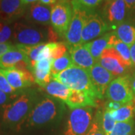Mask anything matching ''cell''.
Here are the masks:
<instances>
[{
	"label": "cell",
	"mask_w": 135,
	"mask_h": 135,
	"mask_svg": "<svg viewBox=\"0 0 135 135\" xmlns=\"http://www.w3.org/2000/svg\"><path fill=\"white\" fill-rule=\"evenodd\" d=\"M38 99L37 92L34 89L24 90L20 93L3 108L2 119L4 126L11 128H20L27 119Z\"/></svg>",
	"instance_id": "6da1fadb"
},
{
	"label": "cell",
	"mask_w": 135,
	"mask_h": 135,
	"mask_svg": "<svg viewBox=\"0 0 135 135\" xmlns=\"http://www.w3.org/2000/svg\"><path fill=\"white\" fill-rule=\"evenodd\" d=\"M64 102L53 97L39 98L26 120L27 127H41L59 119L65 111Z\"/></svg>",
	"instance_id": "7a4b0ae2"
},
{
	"label": "cell",
	"mask_w": 135,
	"mask_h": 135,
	"mask_svg": "<svg viewBox=\"0 0 135 135\" xmlns=\"http://www.w3.org/2000/svg\"><path fill=\"white\" fill-rule=\"evenodd\" d=\"M12 38L17 44L35 46L41 44L55 42L56 32L51 29H41L35 25L17 22L13 26Z\"/></svg>",
	"instance_id": "3957f363"
},
{
	"label": "cell",
	"mask_w": 135,
	"mask_h": 135,
	"mask_svg": "<svg viewBox=\"0 0 135 135\" xmlns=\"http://www.w3.org/2000/svg\"><path fill=\"white\" fill-rule=\"evenodd\" d=\"M52 76L53 79L65 84L71 90L85 92L92 98L98 99V93L86 70L73 65L62 72Z\"/></svg>",
	"instance_id": "277c9868"
},
{
	"label": "cell",
	"mask_w": 135,
	"mask_h": 135,
	"mask_svg": "<svg viewBox=\"0 0 135 135\" xmlns=\"http://www.w3.org/2000/svg\"><path fill=\"white\" fill-rule=\"evenodd\" d=\"M93 110L91 107L73 109L68 118L64 135H86L92 125Z\"/></svg>",
	"instance_id": "5b68a950"
},
{
	"label": "cell",
	"mask_w": 135,
	"mask_h": 135,
	"mask_svg": "<svg viewBox=\"0 0 135 135\" xmlns=\"http://www.w3.org/2000/svg\"><path fill=\"white\" fill-rule=\"evenodd\" d=\"M106 97L111 101L126 104L134 98V94L131 85V77L128 75L115 78L107 89Z\"/></svg>",
	"instance_id": "8992f818"
},
{
	"label": "cell",
	"mask_w": 135,
	"mask_h": 135,
	"mask_svg": "<svg viewBox=\"0 0 135 135\" xmlns=\"http://www.w3.org/2000/svg\"><path fill=\"white\" fill-rule=\"evenodd\" d=\"M110 27L99 15L87 14L82 32L81 44H86L106 34Z\"/></svg>",
	"instance_id": "52a82bcc"
},
{
	"label": "cell",
	"mask_w": 135,
	"mask_h": 135,
	"mask_svg": "<svg viewBox=\"0 0 135 135\" xmlns=\"http://www.w3.org/2000/svg\"><path fill=\"white\" fill-rule=\"evenodd\" d=\"M73 17V10L69 3L52 6L50 23L53 30L61 37H65Z\"/></svg>",
	"instance_id": "ba28073f"
},
{
	"label": "cell",
	"mask_w": 135,
	"mask_h": 135,
	"mask_svg": "<svg viewBox=\"0 0 135 135\" xmlns=\"http://www.w3.org/2000/svg\"><path fill=\"white\" fill-rule=\"evenodd\" d=\"M127 6L124 0H111L107 2L103 9L102 18L110 29L125 22L127 14Z\"/></svg>",
	"instance_id": "9c48e42d"
},
{
	"label": "cell",
	"mask_w": 135,
	"mask_h": 135,
	"mask_svg": "<svg viewBox=\"0 0 135 135\" xmlns=\"http://www.w3.org/2000/svg\"><path fill=\"white\" fill-rule=\"evenodd\" d=\"M97 63L106 68L115 77L124 76L129 68L124 62L118 52L112 47L107 48L104 50Z\"/></svg>",
	"instance_id": "30bf717a"
},
{
	"label": "cell",
	"mask_w": 135,
	"mask_h": 135,
	"mask_svg": "<svg viewBox=\"0 0 135 135\" xmlns=\"http://www.w3.org/2000/svg\"><path fill=\"white\" fill-rule=\"evenodd\" d=\"M87 71L98 93V99L103 98L107 88L114 80L115 76L98 63L94 65Z\"/></svg>",
	"instance_id": "8fae6325"
},
{
	"label": "cell",
	"mask_w": 135,
	"mask_h": 135,
	"mask_svg": "<svg viewBox=\"0 0 135 135\" xmlns=\"http://www.w3.org/2000/svg\"><path fill=\"white\" fill-rule=\"evenodd\" d=\"M86 15L87 13L84 11L73 9L72 19L64 37L68 48L81 44L83 28Z\"/></svg>",
	"instance_id": "7c38bea8"
},
{
	"label": "cell",
	"mask_w": 135,
	"mask_h": 135,
	"mask_svg": "<svg viewBox=\"0 0 135 135\" xmlns=\"http://www.w3.org/2000/svg\"><path fill=\"white\" fill-rule=\"evenodd\" d=\"M0 70L5 76L10 85L17 92H23L32 86L35 83V79L31 71H24L15 68Z\"/></svg>",
	"instance_id": "4fadbf2b"
},
{
	"label": "cell",
	"mask_w": 135,
	"mask_h": 135,
	"mask_svg": "<svg viewBox=\"0 0 135 135\" xmlns=\"http://www.w3.org/2000/svg\"><path fill=\"white\" fill-rule=\"evenodd\" d=\"M26 5L21 0H0V20L10 24L23 17Z\"/></svg>",
	"instance_id": "5bb4252c"
},
{
	"label": "cell",
	"mask_w": 135,
	"mask_h": 135,
	"mask_svg": "<svg viewBox=\"0 0 135 135\" xmlns=\"http://www.w3.org/2000/svg\"><path fill=\"white\" fill-rule=\"evenodd\" d=\"M52 7L37 2L29 5L26 10V20L35 24L47 26L51 24Z\"/></svg>",
	"instance_id": "9a60e30c"
},
{
	"label": "cell",
	"mask_w": 135,
	"mask_h": 135,
	"mask_svg": "<svg viewBox=\"0 0 135 135\" xmlns=\"http://www.w3.org/2000/svg\"><path fill=\"white\" fill-rule=\"evenodd\" d=\"M69 54L74 65L88 71L97 62L89 52L86 44H80L69 47Z\"/></svg>",
	"instance_id": "2e32d148"
},
{
	"label": "cell",
	"mask_w": 135,
	"mask_h": 135,
	"mask_svg": "<svg viewBox=\"0 0 135 135\" xmlns=\"http://www.w3.org/2000/svg\"><path fill=\"white\" fill-rule=\"evenodd\" d=\"M23 61L26 62L30 66V63L27 56L16 46H14L9 51L5 53L0 59V69L5 70L14 68L17 64Z\"/></svg>",
	"instance_id": "e0dca14e"
},
{
	"label": "cell",
	"mask_w": 135,
	"mask_h": 135,
	"mask_svg": "<svg viewBox=\"0 0 135 135\" xmlns=\"http://www.w3.org/2000/svg\"><path fill=\"white\" fill-rule=\"evenodd\" d=\"M95 98H92L88 94L83 92L71 90L69 97L68 98L65 104L71 109L87 107H96Z\"/></svg>",
	"instance_id": "ac0fdd59"
},
{
	"label": "cell",
	"mask_w": 135,
	"mask_h": 135,
	"mask_svg": "<svg viewBox=\"0 0 135 135\" xmlns=\"http://www.w3.org/2000/svg\"><path fill=\"white\" fill-rule=\"evenodd\" d=\"M44 89L50 96L59 99L64 103H65V101H67L68 98L71 92V90L65 84L59 82L53 78H52L51 81Z\"/></svg>",
	"instance_id": "d6986e66"
},
{
	"label": "cell",
	"mask_w": 135,
	"mask_h": 135,
	"mask_svg": "<svg viewBox=\"0 0 135 135\" xmlns=\"http://www.w3.org/2000/svg\"><path fill=\"white\" fill-rule=\"evenodd\" d=\"M113 32L129 47L135 41V26L128 22H124L119 25L113 29Z\"/></svg>",
	"instance_id": "ffe728a7"
},
{
	"label": "cell",
	"mask_w": 135,
	"mask_h": 135,
	"mask_svg": "<svg viewBox=\"0 0 135 135\" xmlns=\"http://www.w3.org/2000/svg\"><path fill=\"white\" fill-rule=\"evenodd\" d=\"M110 35L111 32H107L101 37L86 44L89 52L91 53L93 58L95 59L96 62H98V60L100 59L104 50L105 49L110 47L109 40H110Z\"/></svg>",
	"instance_id": "44dd1931"
},
{
	"label": "cell",
	"mask_w": 135,
	"mask_h": 135,
	"mask_svg": "<svg viewBox=\"0 0 135 135\" xmlns=\"http://www.w3.org/2000/svg\"><path fill=\"white\" fill-rule=\"evenodd\" d=\"M109 47L116 50L128 67L131 68L133 66L131 59L130 47L120 41L113 32H111L110 37L109 40Z\"/></svg>",
	"instance_id": "7402d4cb"
},
{
	"label": "cell",
	"mask_w": 135,
	"mask_h": 135,
	"mask_svg": "<svg viewBox=\"0 0 135 135\" xmlns=\"http://www.w3.org/2000/svg\"><path fill=\"white\" fill-rule=\"evenodd\" d=\"M113 118L116 122H128L134 120L135 116V102L134 100L117 109L110 111Z\"/></svg>",
	"instance_id": "603a6c76"
},
{
	"label": "cell",
	"mask_w": 135,
	"mask_h": 135,
	"mask_svg": "<svg viewBox=\"0 0 135 135\" xmlns=\"http://www.w3.org/2000/svg\"><path fill=\"white\" fill-rule=\"evenodd\" d=\"M73 65H74L71 58L70 54L69 53H66L62 57L53 59L51 67V74L52 75L58 74L68 68L72 67Z\"/></svg>",
	"instance_id": "cb8c5ba5"
},
{
	"label": "cell",
	"mask_w": 135,
	"mask_h": 135,
	"mask_svg": "<svg viewBox=\"0 0 135 135\" xmlns=\"http://www.w3.org/2000/svg\"><path fill=\"white\" fill-rule=\"evenodd\" d=\"M102 0H72L71 5L73 9L84 11L87 14H91L100 5Z\"/></svg>",
	"instance_id": "d4e9b609"
},
{
	"label": "cell",
	"mask_w": 135,
	"mask_h": 135,
	"mask_svg": "<svg viewBox=\"0 0 135 135\" xmlns=\"http://www.w3.org/2000/svg\"><path fill=\"white\" fill-rule=\"evenodd\" d=\"M134 121L128 122H116L113 131L109 135H134Z\"/></svg>",
	"instance_id": "484cf974"
},
{
	"label": "cell",
	"mask_w": 135,
	"mask_h": 135,
	"mask_svg": "<svg viewBox=\"0 0 135 135\" xmlns=\"http://www.w3.org/2000/svg\"><path fill=\"white\" fill-rule=\"evenodd\" d=\"M32 73L35 79V83L42 88H45L53 78L51 71L33 68L32 70Z\"/></svg>",
	"instance_id": "4316f807"
},
{
	"label": "cell",
	"mask_w": 135,
	"mask_h": 135,
	"mask_svg": "<svg viewBox=\"0 0 135 135\" xmlns=\"http://www.w3.org/2000/svg\"><path fill=\"white\" fill-rule=\"evenodd\" d=\"M116 124V122L113 118L110 111L105 110L104 113H102L101 126L107 135H109L113 131Z\"/></svg>",
	"instance_id": "83f0119b"
},
{
	"label": "cell",
	"mask_w": 135,
	"mask_h": 135,
	"mask_svg": "<svg viewBox=\"0 0 135 135\" xmlns=\"http://www.w3.org/2000/svg\"><path fill=\"white\" fill-rule=\"evenodd\" d=\"M101 117L102 113L98 111L94 117L92 125L86 135H107L101 126Z\"/></svg>",
	"instance_id": "f1b7e54d"
},
{
	"label": "cell",
	"mask_w": 135,
	"mask_h": 135,
	"mask_svg": "<svg viewBox=\"0 0 135 135\" xmlns=\"http://www.w3.org/2000/svg\"><path fill=\"white\" fill-rule=\"evenodd\" d=\"M0 91L5 92V94L11 96H18L22 92H17L14 89L6 79L5 76L0 70Z\"/></svg>",
	"instance_id": "f546056e"
},
{
	"label": "cell",
	"mask_w": 135,
	"mask_h": 135,
	"mask_svg": "<svg viewBox=\"0 0 135 135\" xmlns=\"http://www.w3.org/2000/svg\"><path fill=\"white\" fill-rule=\"evenodd\" d=\"M13 33V29L9 25L0 20V43H6L8 41Z\"/></svg>",
	"instance_id": "4dcf8cb0"
},
{
	"label": "cell",
	"mask_w": 135,
	"mask_h": 135,
	"mask_svg": "<svg viewBox=\"0 0 135 135\" xmlns=\"http://www.w3.org/2000/svg\"><path fill=\"white\" fill-rule=\"evenodd\" d=\"M68 45L65 42H55L52 51V59H56L63 56L67 52Z\"/></svg>",
	"instance_id": "1f68e13d"
},
{
	"label": "cell",
	"mask_w": 135,
	"mask_h": 135,
	"mask_svg": "<svg viewBox=\"0 0 135 135\" xmlns=\"http://www.w3.org/2000/svg\"><path fill=\"white\" fill-rule=\"evenodd\" d=\"M53 59H44L42 60H39L36 62L33 68H37L43 71H51V67H52V63H53Z\"/></svg>",
	"instance_id": "d6a6232c"
},
{
	"label": "cell",
	"mask_w": 135,
	"mask_h": 135,
	"mask_svg": "<svg viewBox=\"0 0 135 135\" xmlns=\"http://www.w3.org/2000/svg\"><path fill=\"white\" fill-rule=\"evenodd\" d=\"M17 96H11L9 95L5 94V92L0 91V108H4L7 104L15 100Z\"/></svg>",
	"instance_id": "836d02e7"
},
{
	"label": "cell",
	"mask_w": 135,
	"mask_h": 135,
	"mask_svg": "<svg viewBox=\"0 0 135 135\" xmlns=\"http://www.w3.org/2000/svg\"><path fill=\"white\" fill-rule=\"evenodd\" d=\"M14 46L10 43V42H6V43H0V59L2 56L6 53L8 51H9Z\"/></svg>",
	"instance_id": "e575fe53"
},
{
	"label": "cell",
	"mask_w": 135,
	"mask_h": 135,
	"mask_svg": "<svg viewBox=\"0 0 135 135\" xmlns=\"http://www.w3.org/2000/svg\"><path fill=\"white\" fill-rule=\"evenodd\" d=\"M39 2H41L44 5L53 6V5L62 4V3H68V0H39Z\"/></svg>",
	"instance_id": "d590c367"
},
{
	"label": "cell",
	"mask_w": 135,
	"mask_h": 135,
	"mask_svg": "<svg viewBox=\"0 0 135 135\" xmlns=\"http://www.w3.org/2000/svg\"><path fill=\"white\" fill-rule=\"evenodd\" d=\"M123 104L121 103H118V102H115V101H109L107 104L106 110L112 111V110H116L117 109H119V107L122 106Z\"/></svg>",
	"instance_id": "8d00e7d4"
},
{
	"label": "cell",
	"mask_w": 135,
	"mask_h": 135,
	"mask_svg": "<svg viewBox=\"0 0 135 135\" xmlns=\"http://www.w3.org/2000/svg\"><path fill=\"white\" fill-rule=\"evenodd\" d=\"M130 52L132 65H133V66H135V41L133 43L132 45H131L130 46Z\"/></svg>",
	"instance_id": "74e56055"
},
{
	"label": "cell",
	"mask_w": 135,
	"mask_h": 135,
	"mask_svg": "<svg viewBox=\"0 0 135 135\" xmlns=\"http://www.w3.org/2000/svg\"><path fill=\"white\" fill-rule=\"evenodd\" d=\"M128 9H135V0H124Z\"/></svg>",
	"instance_id": "f35d334b"
},
{
	"label": "cell",
	"mask_w": 135,
	"mask_h": 135,
	"mask_svg": "<svg viewBox=\"0 0 135 135\" xmlns=\"http://www.w3.org/2000/svg\"><path fill=\"white\" fill-rule=\"evenodd\" d=\"M131 89L135 95V74L133 75V77H131Z\"/></svg>",
	"instance_id": "ab89813d"
},
{
	"label": "cell",
	"mask_w": 135,
	"mask_h": 135,
	"mask_svg": "<svg viewBox=\"0 0 135 135\" xmlns=\"http://www.w3.org/2000/svg\"><path fill=\"white\" fill-rule=\"evenodd\" d=\"M21 1H22V2H23L25 5H29V4L31 5V4L35 3V2H37L39 0H21Z\"/></svg>",
	"instance_id": "60d3db41"
},
{
	"label": "cell",
	"mask_w": 135,
	"mask_h": 135,
	"mask_svg": "<svg viewBox=\"0 0 135 135\" xmlns=\"http://www.w3.org/2000/svg\"><path fill=\"white\" fill-rule=\"evenodd\" d=\"M134 101L135 102V95H134Z\"/></svg>",
	"instance_id": "b9f144b4"
},
{
	"label": "cell",
	"mask_w": 135,
	"mask_h": 135,
	"mask_svg": "<svg viewBox=\"0 0 135 135\" xmlns=\"http://www.w3.org/2000/svg\"><path fill=\"white\" fill-rule=\"evenodd\" d=\"M107 2H108V1H111V0H106Z\"/></svg>",
	"instance_id": "7bdbcfd3"
},
{
	"label": "cell",
	"mask_w": 135,
	"mask_h": 135,
	"mask_svg": "<svg viewBox=\"0 0 135 135\" xmlns=\"http://www.w3.org/2000/svg\"><path fill=\"white\" fill-rule=\"evenodd\" d=\"M71 1H72V0H71Z\"/></svg>",
	"instance_id": "ee69618b"
}]
</instances>
